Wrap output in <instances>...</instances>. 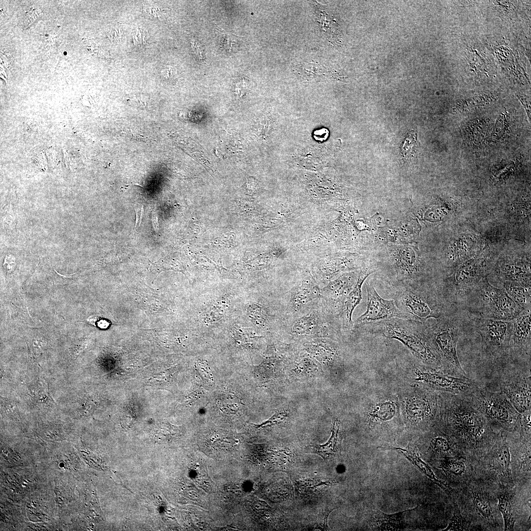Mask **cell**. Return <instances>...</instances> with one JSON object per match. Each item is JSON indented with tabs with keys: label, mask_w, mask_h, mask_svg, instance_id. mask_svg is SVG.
I'll use <instances>...</instances> for the list:
<instances>
[{
	"label": "cell",
	"mask_w": 531,
	"mask_h": 531,
	"mask_svg": "<svg viewBox=\"0 0 531 531\" xmlns=\"http://www.w3.org/2000/svg\"><path fill=\"white\" fill-rule=\"evenodd\" d=\"M475 331L481 337L485 353L494 358L501 359L510 354V345L513 320L503 321L473 317Z\"/></svg>",
	"instance_id": "9c48e42d"
},
{
	"label": "cell",
	"mask_w": 531,
	"mask_h": 531,
	"mask_svg": "<svg viewBox=\"0 0 531 531\" xmlns=\"http://www.w3.org/2000/svg\"><path fill=\"white\" fill-rule=\"evenodd\" d=\"M398 309L406 317L422 323L441 317L454 305L446 300L440 284L420 281L390 289Z\"/></svg>",
	"instance_id": "3957f363"
},
{
	"label": "cell",
	"mask_w": 531,
	"mask_h": 531,
	"mask_svg": "<svg viewBox=\"0 0 531 531\" xmlns=\"http://www.w3.org/2000/svg\"><path fill=\"white\" fill-rule=\"evenodd\" d=\"M378 448L384 449L395 450L400 452L434 483L443 489H447V484L444 481L438 479L430 466L421 459L415 451L411 448H403L393 446H378Z\"/></svg>",
	"instance_id": "e0dca14e"
},
{
	"label": "cell",
	"mask_w": 531,
	"mask_h": 531,
	"mask_svg": "<svg viewBox=\"0 0 531 531\" xmlns=\"http://www.w3.org/2000/svg\"><path fill=\"white\" fill-rule=\"evenodd\" d=\"M3 266L7 272H11L14 270L15 266V260L13 257L11 256H6L4 259Z\"/></svg>",
	"instance_id": "836d02e7"
},
{
	"label": "cell",
	"mask_w": 531,
	"mask_h": 531,
	"mask_svg": "<svg viewBox=\"0 0 531 531\" xmlns=\"http://www.w3.org/2000/svg\"><path fill=\"white\" fill-rule=\"evenodd\" d=\"M473 499L474 504L479 514L485 518L490 517L492 511L488 499L478 493H473Z\"/></svg>",
	"instance_id": "484cf974"
},
{
	"label": "cell",
	"mask_w": 531,
	"mask_h": 531,
	"mask_svg": "<svg viewBox=\"0 0 531 531\" xmlns=\"http://www.w3.org/2000/svg\"><path fill=\"white\" fill-rule=\"evenodd\" d=\"M148 38V33L147 30L139 27L136 30L133 35V44L137 48L144 47L147 43Z\"/></svg>",
	"instance_id": "f1b7e54d"
},
{
	"label": "cell",
	"mask_w": 531,
	"mask_h": 531,
	"mask_svg": "<svg viewBox=\"0 0 531 531\" xmlns=\"http://www.w3.org/2000/svg\"><path fill=\"white\" fill-rule=\"evenodd\" d=\"M498 508L502 515L504 522V531L514 530L515 520L513 517L511 501L505 494L499 496Z\"/></svg>",
	"instance_id": "7402d4cb"
},
{
	"label": "cell",
	"mask_w": 531,
	"mask_h": 531,
	"mask_svg": "<svg viewBox=\"0 0 531 531\" xmlns=\"http://www.w3.org/2000/svg\"><path fill=\"white\" fill-rule=\"evenodd\" d=\"M199 466H200V465L199 464H197L196 465L195 467L198 468L199 467Z\"/></svg>",
	"instance_id": "8d00e7d4"
},
{
	"label": "cell",
	"mask_w": 531,
	"mask_h": 531,
	"mask_svg": "<svg viewBox=\"0 0 531 531\" xmlns=\"http://www.w3.org/2000/svg\"><path fill=\"white\" fill-rule=\"evenodd\" d=\"M321 326L320 318L313 312L296 320L292 325V331L299 335L312 334L318 333Z\"/></svg>",
	"instance_id": "44dd1931"
},
{
	"label": "cell",
	"mask_w": 531,
	"mask_h": 531,
	"mask_svg": "<svg viewBox=\"0 0 531 531\" xmlns=\"http://www.w3.org/2000/svg\"><path fill=\"white\" fill-rule=\"evenodd\" d=\"M136 214L135 228L137 230L141 225L144 214V206L142 204L136 203L133 206Z\"/></svg>",
	"instance_id": "1f68e13d"
},
{
	"label": "cell",
	"mask_w": 531,
	"mask_h": 531,
	"mask_svg": "<svg viewBox=\"0 0 531 531\" xmlns=\"http://www.w3.org/2000/svg\"><path fill=\"white\" fill-rule=\"evenodd\" d=\"M398 394L400 411L405 420L411 424L427 425L439 419L441 397L440 392L412 384Z\"/></svg>",
	"instance_id": "8992f818"
},
{
	"label": "cell",
	"mask_w": 531,
	"mask_h": 531,
	"mask_svg": "<svg viewBox=\"0 0 531 531\" xmlns=\"http://www.w3.org/2000/svg\"><path fill=\"white\" fill-rule=\"evenodd\" d=\"M465 395L488 422L508 429L517 425L520 413L502 391H491L478 385Z\"/></svg>",
	"instance_id": "52a82bcc"
},
{
	"label": "cell",
	"mask_w": 531,
	"mask_h": 531,
	"mask_svg": "<svg viewBox=\"0 0 531 531\" xmlns=\"http://www.w3.org/2000/svg\"><path fill=\"white\" fill-rule=\"evenodd\" d=\"M500 388L519 413L531 409L530 367L505 373L501 381Z\"/></svg>",
	"instance_id": "30bf717a"
},
{
	"label": "cell",
	"mask_w": 531,
	"mask_h": 531,
	"mask_svg": "<svg viewBox=\"0 0 531 531\" xmlns=\"http://www.w3.org/2000/svg\"><path fill=\"white\" fill-rule=\"evenodd\" d=\"M152 226L154 231L157 233L159 230L158 218L157 212L153 211L152 215Z\"/></svg>",
	"instance_id": "d590c367"
},
{
	"label": "cell",
	"mask_w": 531,
	"mask_h": 531,
	"mask_svg": "<svg viewBox=\"0 0 531 531\" xmlns=\"http://www.w3.org/2000/svg\"><path fill=\"white\" fill-rule=\"evenodd\" d=\"M417 144L416 133L414 131L408 133L400 148L402 156L405 158H409L413 155L417 148Z\"/></svg>",
	"instance_id": "cb8c5ba5"
},
{
	"label": "cell",
	"mask_w": 531,
	"mask_h": 531,
	"mask_svg": "<svg viewBox=\"0 0 531 531\" xmlns=\"http://www.w3.org/2000/svg\"><path fill=\"white\" fill-rule=\"evenodd\" d=\"M357 277L353 272L344 274L329 282L321 290V295L327 297L338 310L339 314L347 295L356 282Z\"/></svg>",
	"instance_id": "9a60e30c"
},
{
	"label": "cell",
	"mask_w": 531,
	"mask_h": 531,
	"mask_svg": "<svg viewBox=\"0 0 531 531\" xmlns=\"http://www.w3.org/2000/svg\"><path fill=\"white\" fill-rule=\"evenodd\" d=\"M191 43L194 52L196 54V55L200 59H203L204 57L202 54V51L201 50L200 47V45L198 44L196 39L193 38L191 40Z\"/></svg>",
	"instance_id": "e575fe53"
},
{
	"label": "cell",
	"mask_w": 531,
	"mask_h": 531,
	"mask_svg": "<svg viewBox=\"0 0 531 531\" xmlns=\"http://www.w3.org/2000/svg\"><path fill=\"white\" fill-rule=\"evenodd\" d=\"M408 370V377H410L412 384L436 391L465 395L478 386L474 381L468 377L453 376L442 370L421 365L414 360Z\"/></svg>",
	"instance_id": "ba28073f"
},
{
	"label": "cell",
	"mask_w": 531,
	"mask_h": 531,
	"mask_svg": "<svg viewBox=\"0 0 531 531\" xmlns=\"http://www.w3.org/2000/svg\"><path fill=\"white\" fill-rule=\"evenodd\" d=\"M177 74L176 68L171 66H166L161 71V76L167 79H172L176 76Z\"/></svg>",
	"instance_id": "d6a6232c"
},
{
	"label": "cell",
	"mask_w": 531,
	"mask_h": 531,
	"mask_svg": "<svg viewBox=\"0 0 531 531\" xmlns=\"http://www.w3.org/2000/svg\"><path fill=\"white\" fill-rule=\"evenodd\" d=\"M462 519L458 512H455L448 526L444 531H462L463 530Z\"/></svg>",
	"instance_id": "4dcf8cb0"
},
{
	"label": "cell",
	"mask_w": 531,
	"mask_h": 531,
	"mask_svg": "<svg viewBox=\"0 0 531 531\" xmlns=\"http://www.w3.org/2000/svg\"><path fill=\"white\" fill-rule=\"evenodd\" d=\"M321 295V290L317 286L312 282H305L295 289L290 303L293 309L297 311Z\"/></svg>",
	"instance_id": "ac0fdd59"
},
{
	"label": "cell",
	"mask_w": 531,
	"mask_h": 531,
	"mask_svg": "<svg viewBox=\"0 0 531 531\" xmlns=\"http://www.w3.org/2000/svg\"><path fill=\"white\" fill-rule=\"evenodd\" d=\"M531 311H524L513 320L510 354L531 362Z\"/></svg>",
	"instance_id": "4fadbf2b"
},
{
	"label": "cell",
	"mask_w": 531,
	"mask_h": 531,
	"mask_svg": "<svg viewBox=\"0 0 531 531\" xmlns=\"http://www.w3.org/2000/svg\"><path fill=\"white\" fill-rule=\"evenodd\" d=\"M503 288L509 297L525 311H531V286L505 282Z\"/></svg>",
	"instance_id": "d6986e66"
},
{
	"label": "cell",
	"mask_w": 531,
	"mask_h": 531,
	"mask_svg": "<svg viewBox=\"0 0 531 531\" xmlns=\"http://www.w3.org/2000/svg\"><path fill=\"white\" fill-rule=\"evenodd\" d=\"M411 509L392 514H387L378 510L374 519L375 528L378 530H395L403 529L405 515Z\"/></svg>",
	"instance_id": "ffe728a7"
},
{
	"label": "cell",
	"mask_w": 531,
	"mask_h": 531,
	"mask_svg": "<svg viewBox=\"0 0 531 531\" xmlns=\"http://www.w3.org/2000/svg\"><path fill=\"white\" fill-rule=\"evenodd\" d=\"M361 328L371 334L400 341L410 350L417 363L442 370L440 358L431 343L424 323L395 318Z\"/></svg>",
	"instance_id": "6da1fadb"
},
{
	"label": "cell",
	"mask_w": 531,
	"mask_h": 531,
	"mask_svg": "<svg viewBox=\"0 0 531 531\" xmlns=\"http://www.w3.org/2000/svg\"><path fill=\"white\" fill-rule=\"evenodd\" d=\"M499 441L497 450V458L501 465L504 468L505 472L511 473L510 454L509 446L505 438L502 436Z\"/></svg>",
	"instance_id": "603a6c76"
},
{
	"label": "cell",
	"mask_w": 531,
	"mask_h": 531,
	"mask_svg": "<svg viewBox=\"0 0 531 531\" xmlns=\"http://www.w3.org/2000/svg\"><path fill=\"white\" fill-rule=\"evenodd\" d=\"M430 445L433 450L440 452L450 453L452 450L451 441L444 435L433 436L430 441Z\"/></svg>",
	"instance_id": "d4e9b609"
},
{
	"label": "cell",
	"mask_w": 531,
	"mask_h": 531,
	"mask_svg": "<svg viewBox=\"0 0 531 531\" xmlns=\"http://www.w3.org/2000/svg\"><path fill=\"white\" fill-rule=\"evenodd\" d=\"M204 483H205V484H207V482H206V481H204Z\"/></svg>",
	"instance_id": "f35d334b"
},
{
	"label": "cell",
	"mask_w": 531,
	"mask_h": 531,
	"mask_svg": "<svg viewBox=\"0 0 531 531\" xmlns=\"http://www.w3.org/2000/svg\"><path fill=\"white\" fill-rule=\"evenodd\" d=\"M366 285L367 294L366 310L354 322V328H359L367 324L395 318L407 319L393 299L387 300L381 297L371 283L367 282Z\"/></svg>",
	"instance_id": "7c38bea8"
},
{
	"label": "cell",
	"mask_w": 531,
	"mask_h": 531,
	"mask_svg": "<svg viewBox=\"0 0 531 531\" xmlns=\"http://www.w3.org/2000/svg\"><path fill=\"white\" fill-rule=\"evenodd\" d=\"M457 306H453L437 319L424 323L431 343L439 356L442 370L460 377H468L457 353V344L462 329V321Z\"/></svg>",
	"instance_id": "277c9868"
},
{
	"label": "cell",
	"mask_w": 531,
	"mask_h": 531,
	"mask_svg": "<svg viewBox=\"0 0 531 531\" xmlns=\"http://www.w3.org/2000/svg\"><path fill=\"white\" fill-rule=\"evenodd\" d=\"M250 318L259 327H264L268 323V316L264 308L260 305L253 304L249 310Z\"/></svg>",
	"instance_id": "4316f807"
},
{
	"label": "cell",
	"mask_w": 531,
	"mask_h": 531,
	"mask_svg": "<svg viewBox=\"0 0 531 531\" xmlns=\"http://www.w3.org/2000/svg\"><path fill=\"white\" fill-rule=\"evenodd\" d=\"M216 30L219 37H221L222 44L224 49L229 53H232L233 50V46L240 41V37L218 27L216 28Z\"/></svg>",
	"instance_id": "83f0119b"
},
{
	"label": "cell",
	"mask_w": 531,
	"mask_h": 531,
	"mask_svg": "<svg viewBox=\"0 0 531 531\" xmlns=\"http://www.w3.org/2000/svg\"><path fill=\"white\" fill-rule=\"evenodd\" d=\"M445 469L450 474L460 476L465 472L466 466L462 461L449 460L446 464Z\"/></svg>",
	"instance_id": "f546056e"
},
{
	"label": "cell",
	"mask_w": 531,
	"mask_h": 531,
	"mask_svg": "<svg viewBox=\"0 0 531 531\" xmlns=\"http://www.w3.org/2000/svg\"><path fill=\"white\" fill-rule=\"evenodd\" d=\"M235 442H236V443H238V440H236V441H235Z\"/></svg>",
	"instance_id": "74e56055"
},
{
	"label": "cell",
	"mask_w": 531,
	"mask_h": 531,
	"mask_svg": "<svg viewBox=\"0 0 531 531\" xmlns=\"http://www.w3.org/2000/svg\"><path fill=\"white\" fill-rule=\"evenodd\" d=\"M389 262L394 273L389 282V290L402 285L423 280L421 278V262L413 250L410 248L393 250L390 253Z\"/></svg>",
	"instance_id": "8fae6325"
},
{
	"label": "cell",
	"mask_w": 531,
	"mask_h": 531,
	"mask_svg": "<svg viewBox=\"0 0 531 531\" xmlns=\"http://www.w3.org/2000/svg\"><path fill=\"white\" fill-rule=\"evenodd\" d=\"M375 270L372 265L364 266L358 275L355 285L347 295L340 315L344 329L351 330L354 328L352 316L355 308L362 299V286L366 279Z\"/></svg>",
	"instance_id": "5bb4252c"
},
{
	"label": "cell",
	"mask_w": 531,
	"mask_h": 531,
	"mask_svg": "<svg viewBox=\"0 0 531 531\" xmlns=\"http://www.w3.org/2000/svg\"><path fill=\"white\" fill-rule=\"evenodd\" d=\"M342 440L340 422L338 419L336 418L334 420L331 435L328 441L324 444H316L312 446L313 447L312 451L324 459H329L341 452Z\"/></svg>",
	"instance_id": "2e32d148"
},
{
	"label": "cell",
	"mask_w": 531,
	"mask_h": 531,
	"mask_svg": "<svg viewBox=\"0 0 531 531\" xmlns=\"http://www.w3.org/2000/svg\"><path fill=\"white\" fill-rule=\"evenodd\" d=\"M439 418L453 435L466 443L478 445L487 440L488 421L465 395L440 392Z\"/></svg>",
	"instance_id": "7a4b0ae2"
},
{
	"label": "cell",
	"mask_w": 531,
	"mask_h": 531,
	"mask_svg": "<svg viewBox=\"0 0 531 531\" xmlns=\"http://www.w3.org/2000/svg\"><path fill=\"white\" fill-rule=\"evenodd\" d=\"M460 305L473 317L512 321L525 311L509 297L505 290L492 286L483 278Z\"/></svg>",
	"instance_id": "5b68a950"
}]
</instances>
